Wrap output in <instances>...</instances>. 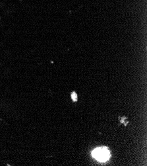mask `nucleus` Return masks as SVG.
<instances>
[{
    "label": "nucleus",
    "mask_w": 147,
    "mask_h": 166,
    "mask_svg": "<svg viewBox=\"0 0 147 166\" xmlns=\"http://www.w3.org/2000/svg\"><path fill=\"white\" fill-rule=\"evenodd\" d=\"M71 98H72V99H73V101L75 102L77 101V93H76L75 92L72 93Z\"/></svg>",
    "instance_id": "f03ea898"
},
{
    "label": "nucleus",
    "mask_w": 147,
    "mask_h": 166,
    "mask_svg": "<svg viewBox=\"0 0 147 166\" xmlns=\"http://www.w3.org/2000/svg\"><path fill=\"white\" fill-rule=\"evenodd\" d=\"M92 157L101 162H106L110 157V153L106 148H98L95 149L92 152Z\"/></svg>",
    "instance_id": "f257e3e1"
}]
</instances>
